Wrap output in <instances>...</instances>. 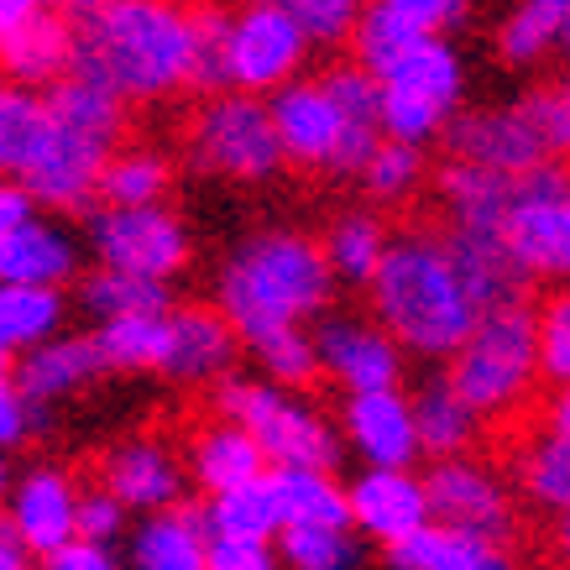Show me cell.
Returning a JSON list of instances; mask_svg holds the SVG:
<instances>
[{"instance_id":"1","label":"cell","mask_w":570,"mask_h":570,"mask_svg":"<svg viewBox=\"0 0 570 570\" xmlns=\"http://www.w3.org/2000/svg\"><path fill=\"white\" fill-rule=\"evenodd\" d=\"M194 6L184 0H105L73 11V73L126 105L168 100L189 89Z\"/></svg>"},{"instance_id":"2","label":"cell","mask_w":570,"mask_h":570,"mask_svg":"<svg viewBox=\"0 0 570 570\" xmlns=\"http://www.w3.org/2000/svg\"><path fill=\"white\" fill-rule=\"evenodd\" d=\"M366 298H372V320L393 335L397 351L430 362H450L482 314L450 262L445 236L434 230L393 236L377 277L366 283Z\"/></svg>"},{"instance_id":"3","label":"cell","mask_w":570,"mask_h":570,"mask_svg":"<svg viewBox=\"0 0 570 570\" xmlns=\"http://www.w3.org/2000/svg\"><path fill=\"white\" fill-rule=\"evenodd\" d=\"M330 298L335 277L325 267V252L298 230L246 236L215 277V309L230 320L242 346L267 330L314 325L320 314H330Z\"/></svg>"},{"instance_id":"4","label":"cell","mask_w":570,"mask_h":570,"mask_svg":"<svg viewBox=\"0 0 570 570\" xmlns=\"http://www.w3.org/2000/svg\"><path fill=\"white\" fill-rule=\"evenodd\" d=\"M215 414L242 424L273 471H335L346 455L341 430H335V419H325V409H314L298 387H277L267 377L230 372L225 382H215Z\"/></svg>"},{"instance_id":"5","label":"cell","mask_w":570,"mask_h":570,"mask_svg":"<svg viewBox=\"0 0 570 570\" xmlns=\"http://www.w3.org/2000/svg\"><path fill=\"white\" fill-rule=\"evenodd\" d=\"M445 377L482 414V424L513 419L534 397V382H539L534 309L529 304H508V309L476 314L471 335L450 356Z\"/></svg>"},{"instance_id":"6","label":"cell","mask_w":570,"mask_h":570,"mask_svg":"<svg viewBox=\"0 0 570 570\" xmlns=\"http://www.w3.org/2000/svg\"><path fill=\"white\" fill-rule=\"evenodd\" d=\"M184 153L199 174L225 184H267L283 174L273 110L262 95H242V89H220L199 100L184 131Z\"/></svg>"},{"instance_id":"7","label":"cell","mask_w":570,"mask_h":570,"mask_svg":"<svg viewBox=\"0 0 570 570\" xmlns=\"http://www.w3.org/2000/svg\"><path fill=\"white\" fill-rule=\"evenodd\" d=\"M85 252L95 267H116V273H137L153 283H174L194 257L189 225L178 220V209L168 205H95L85 215Z\"/></svg>"},{"instance_id":"8","label":"cell","mask_w":570,"mask_h":570,"mask_svg":"<svg viewBox=\"0 0 570 570\" xmlns=\"http://www.w3.org/2000/svg\"><path fill=\"white\" fill-rule=\"evenodd\" d=\"M502 236L529 273V283L544 277V283L570 288V168L560 157H544L539 168L513 178Z\"/></svg>"},{"instance_id":"9","label":"cell","mask_w":570,"mask_h":570,"mask_svg":"<svg viewBox=\"0 0 570 570\" xmlns=\"http://www.w3.org/2000/svg\"><path fill=\"white\" fill-rule=\"evenodd\" d=\"M304 63H309V37L298 32V21L288 11H277L273 0H242L236 11H225L230 89L267 100L283 85L304 79Z\"/></svg>"},{"instance_id":"10","label":"cell","mask_w":570,"mask_h":570,"mask_svg":"<svg viewBox=\"0 0 570 570\" xmlns=\"http://www.w3.org/2000/svg\"><path fill=\"white\" fill-rule=\"evenodd\" d=\"M424 498H430V523H440V529L502 539V544H513V534H519V492L498 466H487L476 455L430 461Z\"/></svg>"},{"instance_id":"11","label":"cell","mask_w":570,"mask_h":570,"mask_svg":"<svg viewBox=\"0 0 570 570\" xmlns=\"http://www.w3.org/2000/svg\"><path fill=\"white\" fill-rule=\"evenodd\" d=\"M445 141H450V157L492 168V174H508V178L529 174V168H539L550 157V137H544V121H539V95L455 116L445 126Z\"/></svg>"},{"instance_id":"12","label":"cell","mask_w":570,"mask_h":570,"mask_svg":"<svg viewBox=\"0 0 570 570\" xmlns=\"http://www.w3.org/2000/svg\"><path fill=\"white\" fill-rule=\"evenodd\" d=\"M309 330L320 377H330L346 397L382 393V387L403 382V351L372 314H320Z\"/></svg>"},{"instance_id":"13","label":"cell","mask_w":570,"mask_h":570,"mask_svg":"<svg viewBox=\"0 0 570 570\" xmlns=\"http://www.w3.org/2000/svg\"><path fill=\"white\" fill-rule=\"evenodd\" d=\"M95 482L121 502L131 519L189 502V466H184V450L168 445L163 434H131L121 445H110L100 455V476H95Z\"/></svg>"},{"instance_id":"14","label":"cell","mask_w":570,"mask_h":570,"mask_svg":"<svg viewBox=\"0 0 570 570\" xmlns=\"http://www.w3.org/2000/svg\"><path fill=\"white\" fill-rule=\"evenodd\" d=\"M79 492H85V482H73L69 466L37 461V466L11 476V492H6L0 513H6V523L17 529V539L37 560H48L52 550L79 539Z\"/></svg>"},{"instance_id":"15","label":"cell","mask_w":570,"mask_h":570,"mask_svg":"<svg viewBox=\"0 0 570 570\" xmlns=\"http://www.w3.org/2000/svg\"><path fill=\"white\" fill-rule=\"evenodd\" d=\"M242 362V335L215 304H174L163 320V366L157 377L178 387H215Z\"/></svg>"},{"instance_id":"16","label":"cell","mask_w":570,"mask_h":570,"mask_svg":"<svg viewBox=\"0 0 570 570\" xmlns=\"http://www.w3.org/2000/svg\"><path fill=\"white\" fill-rule=\"evenodd\" d=\"M273 110V131L283 147V163L294 168H314V174H335L341 168V147H346V121L330 100V89L320 79H294L277 95H267Z\"/></svg>"},{"instance_id":"17","label":"cell","mask_w":570,"mask_h":570,"mask_svg":"<svg viewBox=\"0 0 570 570\" xmlns=\"http://www.w3.org/2000/svg\"><path fill=\"white\" fill-rule=\"evenodd\" d=\"M351 529L372 544H397V539L430 529V498H424V471L403 466H362L346 482Z\"/></svg>"},{"instance_id":"18","label":"cell","mask_w":570,"mask_h":570,"mask_svg":"<svg viewBox=\"0 0 570 570\" xmlns=\"http://www.w3.org/2000/svg\"><path fill=\"white\" fill-rule=\"evenodd\" d=\"M110 153L116 147L52 126L48 147H42L32 174L21 178V189L32 194L42 215H58V220L63 215H89L95 199H100V174H105V163H110Z\"/></svg>"},{"instance_id":"19","label":"cell","mask_w":570,"mask_h":570,"mask_svg":"<svg viewBox=\"0 0 570 570\" xmlns=\"http://www.w3.org/2000/svg\"><path fill=\"white\" fill-rule=\"evenodd\" d=\"M341 445L362 461V466H403L414 471L419 455V430H414V403L403 387H382V393H351L341 403Z\"/></svg>"},{"instance_id":"20","label":"cell","mask_w":570,"mask_h":570,"mask_svg":"<svg viewBox=\"0 0 570 570\" xmlns=\"http://www.w3.org/2000/svg\"><path fill=\"white\" fill-rule=\"evenodd\" d=\"M85 236L69 230L58 215H32L11 236H0V283L21 288H63L69 294L85 273Z\"/></svg>"},{"instance_id":"21","label":"cell","mask_w":570,"mask_h":570,"mask_svg":"<svg viewBox=\"0 0 570 570\" xmlns=\"http://www.w3.org/2000/svg\"><path fill=\"white\" fill-rule=\"evenodd\" d=\"M100 377H110V372H105V362H100L95 330H63V335L42 341V346L27 351V356L17 362L21 393H27V403L37 409L42 424H48V414L58 409V403L79 397Z\"/></svg>"},{"instance_id":"22","label":"cell","mask_w":570,"mask_h":570,"mask_svg":"<svg viewBox=\"0 0 570 570\" xmlns=\"http://www.w3.org/2000/svg\"><path fill=\"white\" fill-rule=\"evenodd\" d=\"M126 570H205L209 566V529L199 502H178L163 513L131 519L121 539Z\"/></svg>"},{"instance_id":"23","label":"cell","mask_w":570,"mask_h":570,"mask_svg":"<svg viewBox=\"0 0 570 570\" xmlns=\"http://www.w3.org/2000/svg\"><path fill=\"white\" fill-rule=\"evenodd\" d=\"M73 73V11H32L0 37V79L21 89H52Z\"/></svg>"},{"instance_id":"24","label":"cell","mask_w":570,"mask_h":570,"mask_svg":"<svg viewBox=\"0 0 570 570\" xmlns=\"http://www.w3.org/2000/svg\"><path fill=\"white\" fill-rule=\"evenodd\" d=\"M445 246H450V262L455 273L466 283V294L476 309H508V304H523L529 294V273L519 267L513 246L502 230H461L450 225L445 230Z\"/></svg>"},{"instance_id":"25","label":"cell","mask_w":570,"mask_h":570,"mask_svg":"<svg viewBox=\"0 0 570 570\" xmlns=\"http://www.w3.org/2000/svg\"><path fill=\"white\" fill-rule=\"evenodd\" d=\"M184 466H189V487H199L205 498H220V492H236V487H246V482H262V476L273 471L267 455L257 450V440L220 414L189 434Z\"/></svg>"},{"instance_id":"26","label":"cell","mask_w":570,"mask_h":570,"mask_svg":"<svg viewBox=\"0 0 570 570\" xmlns=\"http://www.w3.org/2000/svg\"><path fill=\"white\" fill-rule=\"evenodd\" d=\"M387 570H519V554L502 539L455 534V529H419V534L387 544Z\"/></svg>"},{"instance_id":"27","label":"cell","mask_w":570,"mask_h":570,"mask_svg":"<svg viewBox=\"0 0 570 570\" xmlns=\"http://www.w3.org/2000/svg\"><path fill=\"white\" fill-rule=\"evenodd\" d=\"M320 85L330 89V100H335L341 121H346V147H341V168L335 174L356 178L382 141V85L362 63H335V69L320 73Z\"/></svg>"},{"instance_id":"28","label":"cell","mask_w":570,"mask_h":570,"mask_svg":"<svg viewBox=\"0 0 570 570\" xmlns=\"http://www.w3.org/2000/svg\"><path fill=\"white\" fill-rule=\"evenodd\" d=\"M377 85L409 89V95H424V100L445 105V110H461V95H466V58H461V48H455L450 37L424 32L377 73Z\"/></svg>"},{"instance_id":"29","label":"cell","mask_w":570,"mask_h":570,"mask_svg":"<svg viewBox=\"0 0 570 570\" xmlns=\"http://www.w3.org/2000/svg\"><path fill=\"white\" fill-rule=\"evenodd\" d=\"M409 403H414L419 455L455 461V455H471V450H476V440H482V414L450 387V377H430L419 393H409Z\"/></svg>"},{"instance_id":"30","label":"cell","mask_w":570,"mask_h":570,"mask_svg":"<svg viewBox=\"0 0 570 570\" xmlns=\"http://www.w3.org/2000/svg\"><path fill=\"white\" fill-rule=\"evenodd\" d=\"M277 502V523L283 529H351V508H346V482L335 471H304V466H283L267 471ZM277 529V534H283Z\"/></svg>"},{"instance_id":"31","label":"cell","mask_w":570,"mask_h":570,"mask_svg":"<svg viewBox=\"0 0 570 570\" xmlns=\"http://www.w3.org/2000/svg\"><path fill=\"white\" fill-rule=\"evenodd\" d=\"M73 298L63 288H21L0 283V362H21L27 351L69 330Z\"/></svg>"},{"instance_id":"32","label":"cell","mask_w":570,"mask_h":570,"mask_svg":"<svg viewBox=\"0 0 570 570\" xmlns=\"http://www.w3.org/2000/svg\"><path fill=\"white\" fill-rule=\"evenodd\" d=\"M434 194H440L450 225H461V230H502L508 199H513V178L450 157L445 168L434 174Z\"/></svg>"},{"instance_id":"33","label":"cell","mask_w":570,"mask_h":570,"mask_svg":"<svg viewBox=\"0 0 570 570\" xmlns=\"http://www.w3.org/2000/svg\"><path fill=\"white\" fill-rule=\"evenodd\" d=\"M513 492L534 502L544 513H566L570 508V430L539 424L519 450H513Z\"/></svg>"},{"instance_id":"34","label":"cell","mask_w":570,"mask_h":570,"mask_svg":"<svg viewBox=\"0 0 570 570\" xmlns=\"http://www.w3.org/2000/svg\"><path fill=\"white\" fill-rule=\"evenodd\" d=\"M73 304L95 325L131 320V314H168L174 309V283H153V277L137 273H116V267H89L73 283Z\"/></svg>"},{"instance_id":"35","label":"cell","mask_w":570,"mask_h":570,"mask_svg":"<svg viewBox=\"0 0 570 570\" xmlns=\"http://www.w3.org/2000/svg\"><path fill=\"white\" fill-rule=\"evenodd\" d=\"M52 137V110L42 89H21L0 79V178H27Z\"/></svg>"},{"instance_id":"36","label":"cell","mask_w":570,"mask_h":570,"mask_svg":"<svg viewBox=\"0 0 570 570\" xmlns=\"http://www.w3.org/2000/svg\"><path fill=\"white\" fill-rule=\"evenodd\" d=\"M42 95H48L52 126L79 131V137H95V141H105V147H121L126 141V110H131V105H126L121 95H110L105 85L69 73V79H58V85L42 89Z\"/></svg>"},{"instance_id":"37","label":"cell","mask_w":570,"mask_h":570,"mask_svg":"<svg viewBox=\"0 0 570 570\" xmlns=\"http://www.w3.org/2000/svg\"><path fill=\"white\" fill-rule=\"evenodd\" d=\"M174 189V163L168 153H157V147H131L121 141L110 163H105L100 174V199L95 205H116V209H137V205H163Z\"/></svg>"},{"instance_id":"38","label":"cell","mask_w":570,"mask_h":570,"mask_svg":"<svg viewBox=\"0 0 570 570\" xmlns=\"http://www.w3.org/2000/svg\"><path fill=\"white\" fill-rule=\"evenodd\" d=\"M387 230H382L377 215H366V209H351V215H341V220L325 230V242H320V252H325V267L335 283H346V288H366L372 277H377L382 257H387Z\"/></svg>"},{"instance_id":"39","label":"cell","mask_w":570,"mask_h":570,"mask_svg":"<svg viewBox=\"0 0 570 570\" xmlns=\"http://www.w3.org/2000/svg\"><path fill=\"white\" fill-rule=\"evenodd\" d=\"M205 529L209 539H242V544H273L277 539V502L267 476L262 482H246L236 492H220V498H205Z\"/></svg>"},{"instance_id":"40","label":"cell","mask_w":570,"mask_h":570,"mask_svg":"<svg viewBox=\"0 0 570 570\" xmlns=\"http://www.w3.org/2000/svg\"><path fill=\"white\" fill-rule=\"evenodd\" d=\"M163 320L168 314H131V320L95 325V346H100L105 372H121V377L157 372L163 366Z\"/></svg>"},{"instance_id":"41","label":"cell","mask_w":570,"mask_h":570,"mask_svg":"<svg viewBox=\"0 0 570 570\" xmlns=\"http://www.w3.org/2000/svg\"><path fill=\"white\" fill-rule=\"evenodd\" d=\"M566 0H519L498 27V58L513 69H534L544 52H554Z\"/></svg>"},{"instance_id":"42","label":"cell","mask_w":570,"mask_h":570,"mask_svg":"<svg viewBox=\"0 0 570 570\" xmlns=\"http://www.w3.org/2000/svg\"><path fill=\"white\" fill-rule=\"evenodd\" d=\"M246 356L257 362V372L277 387H309L320 377V356H314V330L309 325H288V330H267L257 341H246Z\"/></svg>"},{"instance_id":"43","label":"cell","mask_w":570,"mask_h":570,"mask_svg":"<svg viewBox=\"0 0 570 570\" xmlns=\"http://www.w3.org/2000/svg\"><path fill=\"white\" fill-rule=\"evenodd\" d=\"M283 570H356L362 534L356 529H283L273 539Z\"/></svg>"},{"instance_id":"44","label":"cell","mask_w":570,"mask_h":570,"mask_svg":"<svg viewBox=\"0 0 570 570\" xmlns=\"http://www.w3.org/2000/svg\"><path fill=\"white\" fill-rule=\"evenodd\" d=\"M424 174H430L424 147H409V141L382 137L377 153L366 157V168L356 178H362V189L372 194V199H382V205H397V199H409V194L424 184Z\"/></svg>"},{"instance_id":"45","label":"cell","mask_w":570,"mask_h":570,"mask_svg":"<svg viewBox=\"0 0 570 570\" xmlns=\"http://www.w3.org/2000/svg\"><path fill=\"white\" fill-rule=\"evenodd\" d=\"M273 6L298 21V32L309 37V48L351 42V32H356V21L366 11V0H273Z\"/></svg>"},{"instance_id":"46","label":"cell","mask_w":570,"mask_h":570,"mask_svg":"<svg viewBox=\"0 0 570 570\" xmlns=\"http://www.w3.org/2000/svg\"><path fill=\"white\" fill-rule=\"evenodd\" d=\"M189 89L194 95H220V89H230V73H225V6H194Z\"/></svg>"},{"instance_id":"47","label":"cell","mask_w":570,"mask_h":570,"mask_svg":"<svg viewBox=\"0 0 570 570\" xmlns=\"http://www.w3.org/2000/svg\"><path fill=\"white\" fill-rule=\"evenodd\" d=\"M534 341H539V377L554 387L570 382V288L550 294L534 309Z\"/></svg>"},{"instance_id":"48","label":"cell","mask_w":570,"mask_h":570,"mask_svg":"<svg viewBox=\"0 0 570 570\" xmlns=\"http://www.w3.org/2000/svg\"><path fill=\"white\" fill-rule=\"evenodd\" d=\"M37 430H42V419L21 393L17 362H0V455H17Z\"/></svg>"},{"instance_id":"49","label":"cell","mask_w":570,"mask_h":570,"mask_svg":"<svg viewBox=\"0 0 570 570\" xmlns=\"http://www.w3.org/2000/svg\"><path fill=\"white\" fill-rule=\"evenodd\" d=\"M126 529H131V513H126L121 502L110 498V492H105L100 482H89L85 492H79V539L121 550Z\"/></svg>"},{"instance_id":"50","label":"cell","mask_w":570,"mask_h":570,"mask_svg":"<svg viewBox=\"0 0 570 570\" xmlns=\"http://www.w3.org/2000/svg\"><path fill=\"white\" fill-rule=\"evenodd\" d=\"M372 6L393 11L397 21H409V27L434 37H450L455 27H466L471 17V0H372Z\"/></svg>"},{"instance_id":"51","label":"cell","mask_w":570,"mask_h":570,"mask_svg":"<svg viewBox=\"0 0 570 570\" xmlns=\"http://www.w3.org/2000/svg\"><path fill=\"white\" fill-rule=\"evenodd\" d=\"M205 570H283L277 544H242V539H209Z\"/></svg>"},{"instance_id":"52","label":"cell","mask_w":570,"mask_h":570,"mask_svg":"<svg viewBox=\"0 0 570 570\" xmlns=\"http://www.w3.org/2000/svg\"><path fill=\"white\" fill-rule=\"evenodd\" d=\"M37 570H126V560H121V550H110V544L69 539L63 550H52L48 560H37Z\"/></svg>"},{"instance_id":"53","label":"cell","mask_w":570,"mask_h":570,"mask_svg":"<svg viewBox=\"0 0 570 570\" xmlns=\"http://www.w3.org/2000/svg\"><path fill=\"white\" fill-rule=\"evenodd\" d=\"M539 121L550 137V157H570V79L539 95Z\"/></svg>"},{"instance_id":"54","label":"cell","mask_w":570,"mask_h":570,"mask_svg":"<svg viewBox=\"0 0 570 570\" xmlns=\"http://www.w3.org/2000/svg\"><path fill=\"white\" fill-rule=\"evenodd\" d=\"M32 215H42L32 194L21 189L17 178H0V236H11V230H17V225H27Z\"/></svg>"},{"instance_id":"55","label":"cell","mask_w":570,"mask_h":570,"mask_svg":"<svg viewBox=\"0 0 570 570\" xmlns=\"http://www.w3.org/2000/svg\"><path fill=\"white\" fill-rule=\"evenodd\" d=\"M0 570H37V554L17 539V529L6 523V513H0Z\"/></svg>"},{"instance_id":"56","label":"cell","mask_w":570,"mask_h":570,"mask_svg":"<svg viewBox=\"0 0 570 570\" xmlns=\"http://www.w3.org/2000/svg\"><path fill=\"white\" fill-rule=\"evenodd\" d=\"M550 554H554V570H570V508H566V513H554Z\"/></svg>"},{"instance_id":"57","label":"cell","mask_w":570,"mask_h":570,"mask_svg":"<svg viewBox=\"0 0 570 570\" xmlns=\"http://www.w3.org/2000/svg\"><path fill=\"white\" fill-rule=\"evenodd\" d=\"M544 424L550 430H570V382H560L550 397V409H544Z\"/></svg>"},{"instance_id":"58","label":"cell","mask_w":570,"mask_h":570,"mask_svg":"<svg viewBox=\"0 0 570 570\" xmlns=\"http://www.w3.org/2000/svg\"><path fill=\"white\" fill-rule=\"evenodd\" d=\"M32 11H37L32 0H0V37L11 32V27H21V21L32 17Z\"/></svg>"},{"instance_id":"59","label":"cell","mask_w":570,"mask_h":570,"mask_svg":"<svg viewBox=\"0 0 570 570\" xmlns=\"http://www.w3.org/2000/svg\"><path fill=\"white\" fill-rule=\"evenodd\" d=\"M554 52H566V58H570V0H566V11H560V37H554Z\"/></svg>"},{"instance_id":"60","label":"cell","mask_w":570,"mask_h":570,"mask_svg":"<svg viewBox=\"0 0 570 570\" xmlns=\"http://www.w3.org/2000/svg\"><path fill=\"white\" fill-rule=\"evenodd\" d=\"M11 476H17V471H11V455H0V508H6V492H11Z\"/></svg>"},{"instance_id":"61","label":"cell","mask_w":570,"mask_h":570,"mask_svg":"<svg viewBox=\"0 0 570 570\" xmlns=\"http://www.w3.org/2000/svg\"><path fill=\"white\" fill-rule=\"evenodd\" d=\"M37 11H69V0H32Z\"/></svg>"},{"instance_id":"62","label":"cell","mask_w":570,"mask_h":570,"mask_svg":"<svg viewBox=\"0 0 570 570\" xmlns=\"http://www.w3.org/2000/svg\"><path fill=\"white\" fill-rule=\"evenodd\" d=\"M95 6H105V0H69V11H95Z\"/></svg>"}]
</instances>
